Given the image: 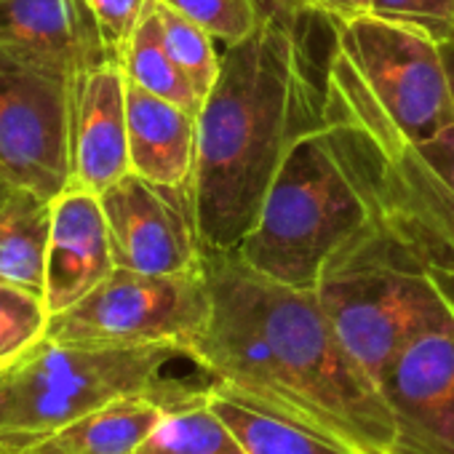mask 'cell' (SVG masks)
<instances>
[{
  "instance_id": "cell-1",
  "label": "cell",
  "mask_w": 454,
  "mask_h": 454,
  "mask_svg": "<svg viewBox=\"0 0 454 454\" xmlns=\"http://www.w3.org/2000/svg\"><path fill=\"white\" fill-rule=\"evenodd\" d=\"M211 318L192 353L224 385L353 446L390 454L395 422L380 385L350 356L316 289L206 252Z\"/></svg>"
},
{
  "instance_id": "cell-2",
  "label": "cell",
  "mask_w": 454,
  "mask_h": 454,
  "mask_svg": "<svg viewBox=\"0 0 454 454\" xmlns=\"http://www.w3.org/2000/svg\"><path fill=\"white\" fill-rule=\"evenodd\" d=\"M302 14L300 0L268 9L247 41L222 49L219 78L198 113L192 174L206 252L241 249L286 155L326 121L332 57L316 62Z\"/></svg>"
},
{
  "instance_id": "cell-3",
  "label": "cell",
  "mask_w": 454,
  "mask_h": 454,
  "mask_svg": "<svg viewBox=\"0 0 454 454\" xmlns=\"http://www.w3.org/2000/svg\"><path fill=\"white\" fill-rule=\"evenodd\" d=\"M380 179L377 137L329 83L326 121L292 147L236 254L278 284L316 289L326 260L372 216Z\"/></svg>"
},
{
  "instance_id": "cell-4",
  "label": "cell",
  "mask_w": 454,
  "mask_h": 454,
  "mask_svg": "<svg viewBox=\"0 0 454 454\" xmlns=\"http://www.w3.org/2000/svg\"><path fill=\"white\" fill-rule=\"evenodd\" d=\"M216 382L184 345H83L46 337L0 372V449L25 454L126 395H158L176 406L208 395Z\"/></svg>"
},
{
  "instance_id": "cell-5",
  "label": "cell",
  "mask_w": 454,
  "mask_h": 454,
  "mask_svg": "<svg viewBox=\"0 0 454 454\" xmlns=\"http://www.w3.org/2000/svg\"><path fill=\"white\" fill-rule=\"evenodd\" d=\"M211 318V289L203 270L150 276L115 268L89 297L51 316L49 337L83 345H184Z\"/></svg>"
},
{
  "instance_id": "cell-6",
  "label": "cell",
  "mask_w": 454,
  "mask_h": 454,
  "mask_svg": "<svg viewBox=\"0 0 454 454\" xmlns=\"http://www.w3.org/2000/svg\"><path fill=\"white\" fill-rule=\"evenodd\" d=\"M337 49L411 145L430 142L454 126L438 41L364 14L337 25Z\"/></svg>"
},
{
  "instance_id": "cell-7",
  "label": "cell",
  "mask_w": 454,
  "mask_h": 454,
  "mask_svg": "<svg viewBox=\"0 0 454 454\" xmlns=\"http://www.w3.org/2000/svg\"><path fill=\"white\" fill-rule=\"evenodd\" d=\"M73 94L49 75L0 70V176L14 190L54 200L73 182Z\"/></svg>"
},
{
  "instance_id": "cell-8",
  "label": "cell",
  "mask_w": 454,
  "mask_h": 454,
  "mask_svg": "<svg viewBox=\"0 0 454 454\" xmlns=\"http://www.w3.org/2000/svg\"><path fill=\"white\" fill-rule=\"evenodd\" d=\"M115 268L174 276L203 270L206 244L192 187H171L126 174L99 192Z\"/></svg>"
},
{
  "instance_id": "cell-9",
  "label": "cell",
  "mask_w": 454,
  "mask_h": 454,
  "mask_svg": "<svg viewBox=\"0 0 454 454\" xmlns=\"http://www.w3.org/2000/svg\"><path fill=\"white\" fill-rule=\"evenodd\" d=\"M380 390L395 422L390 454H454V326L406 342Z\"/></svg>"
},
{
  "instance_id": "cell-10",
  "label": "cell",
  "mask_w": 454,
  "mask_h": 454,
  "mask_svg": "<svg viewBox=\"0 0 454 454\" xmlns=\"http://www.w3.org/2000/svg\"><path fill=\"white\" fill-rule=\"evenodd\" d=\"M0 54L70 94L86 73L115 62L86 0H0Z\"/></svg>"
},
{
  "instance_id": "cell-11",
  "label": "cell",
  "mask_w": 454,
  "mask_h": 454,
  "mask_svg": "<svg viewBox=\"0 0 454 454\" xmlns=\"http://www.w3.org/2000/svg\"><path fill=\"white\" fill-rule=\"evenodd\" d=\"M115 270L113 244L97 192L70 184L51 200L46 305L59 316L89 297Z\"/></svg>"
},
{
  "instance_id": "cell-12",
  "label": "cell",
  "mask_w": 454,
  "mask_h": 454,
  "mask_svg": "<svg viewBox=\"0 0 454 454\" xmlns=\"http://www.w3.org/2000/svg\"><path fill=\"white\" fill-rule=\"evenodd\" d=\"M70 160V184L86 187L97 195L131 174L126 75L121 62H105L75 83Z\"/></svg>"
},
{
  "instance_id": "cell-13",
  "label": "cell",
  "mask_w": 454,
  "mask_h": 454,
  "mask_svg": "<svg viewBox=\"0 0 454 454\" xmlns=\"http://www.w3.org/2000/svg\"><path fill=\"white\" fill-rule=\"evenodd\" d=\"M131 174L155 184L192 187L198 115L126 81Z\"/></svg>"
},
{
  "instance_id": "cell-14",
  "label": "cell",
  "mask_w": 454,
  "mask_h": 454,
  "mask_svg": "<svg viewBox=\"0 0 454 454\" xmlns=\"http://www.w3.org/2000/svg\"><path fill=\"white\" fill-rule=\"evenodd\" d=\"M206 401L233 430L247 454H358L353 446L224 382H216Z\"/></svg>"
},
{
  "instance_id": "cell-15",
  "label": "cell",
  "mask_w": 454,
  "mask_h": 454,
  "mask_svg": "<svg viewBox=\"0 0 454 454\" xmlns=\"http://www.w3.org/2000/svg\"><path fill=\"white\" fill-rule=\"evenodd\" d=\"M168 406L158 395H126L65 425L25 454H134Z\"/></svg>"
},
{
  "instance_id": "cell-16",
  "label": "cell",
  "mask_w": 454,
  "mask_h": 454,
  "mask_svg": "<svg viewBox=\"0 0 454 454\" xmlns=\"http://www.w3.org/2000/svg\"><path fill=\"white\" fill-rule=\"evenodd\" d=\"M51 200L14 190L0 206V281L30 292H46V254Z\"/></svg>"
},
{
  "instance_id": "cell-17",
  "label": "cell",
  "mask_w": 454,
  "mask_h": 454,
  "mask_svg": "<svg viewBox=\"0 0 454 454\" xmlns=\"http://www.w3.org/2000/svg\"><path fill=\"white\" fill-rule=\"evenodd\" d=\"M121 67L126 81L145 89L147 94L174 102L195 115L200 113L203 97L195 91V86L187 81V75L179 70V65L166 49L158 0L147 6L137 30L131 33L121 57Z\"/></svg>"
},
{
  "instance_id": "cell-18",
  "label": "cell",
  "mask_w": 454,
  "mask_h": 454,
  "mask_svg": "<svg viewBox=\"0 0 454 454\" xmlns=\"http://www.w3.org/2000/svg\"><path fill=\"white\" fill-rule=\"evenodd\" d=\"M134 454H247L206 395L168 406Z\"/></svg>"
},
{
  "instance_id": "cell-19",
  "label": "cell",
  "mask_w": 454,
  "mask_h": 454,
  "mask_svg": "<svg viewBox=\"0 0 454 454\" xmlns=\"http://www.w3.org/2000/svg\"><path fill=\"white\" fill-rule=\"evenodd\" d=\"M49 324L51 310L43 294L0 281V372L43 342Z\"/></svg>"
},
{
  "instance_id": "cell-20",
  "label": "cell",
  "mask_w": 454,
  "mask_h": 454,
  "mask_svg": "<svg viewBox=\"0 0 454 454\" xmlns=\"http://www.w3.org/2000/svg\"><path fill=\"white\" fill-rule=\"evenodd\" d=\"M160 9V25H163V41L179 70L187 75V81L195 86V91L206 99L211 86L219 78L222 70V46L195 22L187 17L171 12L158 0Z\"/></svg>"
},
{
  "instance_id": "cell-21",
  "label": "cell",
  "mask_w": 454,
  "mask_h": 454,
  "mask_svg": "<svg viewBox=\"0 0 454 454\" xmlns=\"http://www.w3.org/2000/svg\"><path fill=\"white\" fill-rule=\"evenodd\" d=\"M160 4L200 25L222 49L247 41L265 17L257 0H160Z\"/></svg>"
},
{
  "instance_id": "cell-22",
  "label": "cell",
  "mask_w": 454,
  "mask_h": 454,
  "mask_svg": "<svg viewBox=\"0 0 454 454\" xmlns=\"http://www.w3.org/2000/svg\"><path fill=\"white\" fill-rule=\"evenodd\" d=\"M369 14L438 43L454 33V0H369Z\"/></svg>"
},
{
  "instance_id": "cell-23",
  "label": "cell",
  "mask_w": 454,
  "mask_h": 454,
  "mask_svg": "<svg viewBox=\"0 0 454 454\" xmlns=\"http://www.w3.org/2000/svg\"><path fill=\"white\" fill-rule=\"evenodd\" d=\"M86 4L99 25L102 41H105L110 57L115 62H121L131 33L137 30L142 14L147 12L153 0H86Z\"/></svg>"
},
{
  "instance_id": "cell-24",
  "label": "cell",
  "mask_w": 454,
  "mask_h": 454,
  "mask_svg": "<svg viewBox=\"0 0 454 454\" xmlns=\"http://www.w3.org/2000/svg\"><path fill=\"white\" fill-rule=\"evenodd\" d=\"M419 150V155L427 160V166L441 176V182L451 190L454 195V126H449L446 131H441L435 139L414 145Z\"/></svg>"
},
{
  "instance_id": "cell-25",
  "label": "cell",
  "mask_w": 454,
  "mask_h": 454,
  "mask_svg": "<svg viewBox=\"0 0 454 454\" xmlns=\"http://www.w3.org/2000/svg\"><path fill=\"white\" fill-rule=\"evenodd\" d=\"M300 4L313 9L316 14L332 20L334 25H342V22L369 14V0H300Z\"/></svg>"
},
{
  "instance_id": "cell-26",
  "label": "cell",
  "mask_w": 454,
  "mask_h": 454,
  "mask_svg": "<svg viewBox=\"0 0 454 454\" xmlns=\"http://www.w3.org/2000/svg\"><path fill=\"white\" fill-rule=\"evenodd\" d=\"M441 57H443V67H446V78H449L451 102H454V33L446 41H441Z\"/></svg>"
},
{
  "instance_id": "cell-27",
  "label": "cell",
  "mask_w": 454,
  "mask_h": 454,
  "mask_svg": "<svg viewBox=\"0 0 454 454\" xmlns=\"http://www.w3.org/2000/svg\"><path fill=\"white\" fill-rule=\"evenodd\" d=\"M12 195H14V187H12L4 176H0V206H4Z\"/></svg>"
},
{
  "instance_id": "cell-28",
  "label": "cell",
  "mask_w": 454,
  "mask_h": 454,
  "mask_svg": "<svg viewBox=\"0 0 454 454\" xmlns=\"http://www.w3.org/2000/svg\"><path fill=\"white\" fill-rule=\"evenodd\" d=\"M9 67H17L9 57H4V54H0V70H9Z\"/></svg>"
},
{
  "instance_id": "cell-29",
  "label": "cell",
  "mask_w": 454,
  "mask_h": 454,
  "mask_svg": "<svg viewBox=\"0 0 454 454\" xmlns=\"http://www.w3.org/2000/svg\"><path fill=\"white\" fill-rule=\"evenodd\" d=\"M0 454H4V449H0Z\"/></svg>"
}]
</instances>
